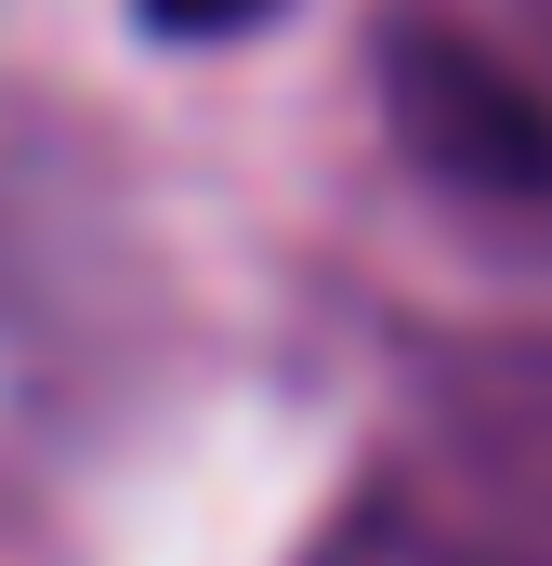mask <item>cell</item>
<instances>
[{"label": "cell", "instance_id": "obj_2", "mask_svg": "<svg viewBox=\"0 0 552 566\" xmlns=\"http://www.w3.org/2000/svg\"><path fill=\"white\" fill-rule=\"evenodd\" d=\"M276 0H145V27L158 40H237V27H264Z\"/></svg>", "mask_w": 552, "mask_h": 566}, {"label": "cell", "instance_id": "obj_1", "mask_svg": "<svg viewBox=\"0 0 552 566\" xmlns=\"http://www.w3.org/2000/svg\"><path fill=\"white\" fill-rule=\"evenodd\" d=\"M382 93H395V133L447 185L552 198V106H540V80H513L500 53H474V40H395Z\"/></svg>", "mask_w": 552, "mask_h": 566}]
</instances>
